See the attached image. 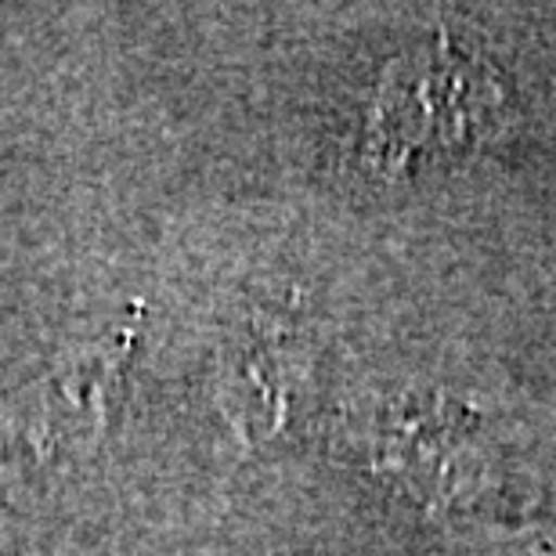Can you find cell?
Masks as SVG:
<instances>
[{
  "instance_id": "1",
  "label": "cell",
  "mask_w": 556,
  "mask_h": 556,
  "mask_svg": "<svg viewBox=\"0 0 556 556\" xmlns=\"http://www.w3.org/2000/svg\"><path fill=\"white\" fill-rule=\"evenodd\" d=\"M503 119L495 73L481 59L441 40L387 65L365 124V160L405 174L438 155H455L492 138Z\"/></svg>"
},
{
  "instance_id": "2",
  "label": "cell",
  "mask_w": 556,
  "mask_h": 556,
  "mask_svg": "<svg viewBox=\"0 0 556 556\" xmlns=\"http://www.w3.org/2000/svg\"><path fill=\"white\" fill-rule=\"evenodd\" d=\"M441 408V402L422 405L416 397L387 405L372 430L376 466L397 473V481L427 503H481L488 466L473 452L470 427Z\"/></svg>"
}]
</instances>
